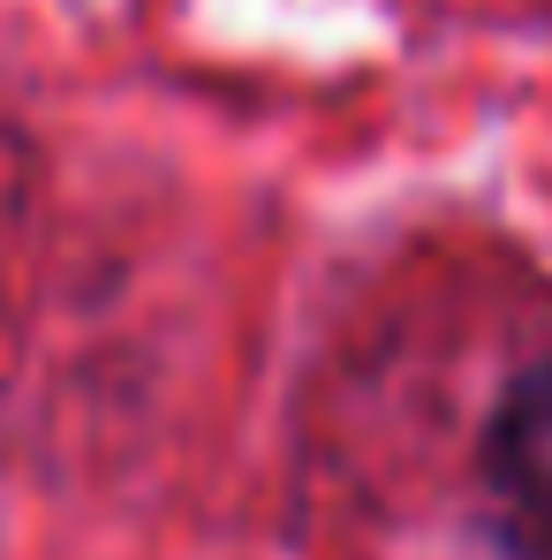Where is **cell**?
<instances>
[{
	"label": "cell",
	"instance_id": "6da1fadb",
	"mask_svg": "<svg viewBox=\"0 0 552 560\" xmlns=\"http://www.w3.org/2000/svg\"><path fill=\"white\" fill-rule=\"evenodd\" d=\"M477 477L492 508V538L507 560H552V357L522 364L492 394Z\"/></svg>",
	"mask_w": 552,
	"mask_h": 560
}]
</instances>
